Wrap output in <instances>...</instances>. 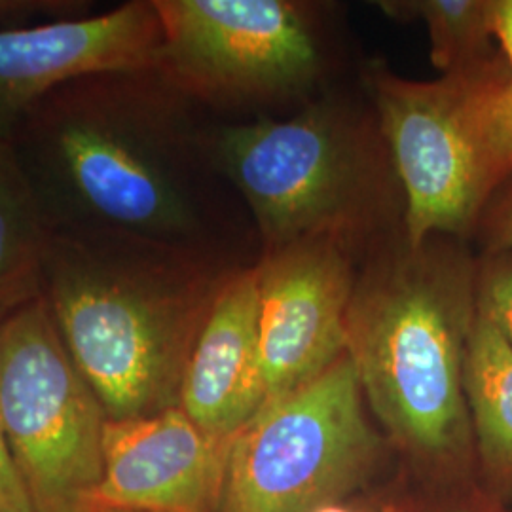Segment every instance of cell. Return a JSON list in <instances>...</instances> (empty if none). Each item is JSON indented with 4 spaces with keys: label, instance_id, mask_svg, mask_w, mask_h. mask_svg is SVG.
<instances>
[{
    "label": "cell",
    "instance_id": "cell-1",
    "mask_svg": "<svg viewBox=\"0 0 512 512\" xmlns=\"http://www.w3.org/2000/svg\"><path fill=\"white\" fill-rule=\"evenodd\" d=\"M154 67L80 74L42 95L8 137L48 236L139 241L209 256L200 164L209 131Z\"/></svg>",
    "mask_w": 512,
    "mask_h": 512
},
{
    "label": "cell",
    "instance_id": "cell-2",
    "mask_svg": "<svg viewBox=\"0 0 512 512\" xmlns=\"http://www.w3.org/2000/svg\"><path fill=\"white\" fill-rule=\"evenodd\" d=\"M215 258L107 238L48 236L40 298L109 420L177 408L222 283Z\"/></svg>",
    "mask_w": 512,
    "mask_h": 512
},
{
    "label": "cell",
    "instance_id": "cell-3",
    "mask_svg": "<svg viewBox=\"0 0 512 512\" xmlns=\"http://www.w3.org/2000/svg\"><path fill=\"white\" fill-rule=\"evenodd\" d=\"M355 294L349 351L387 429L414 450L461 452L473 433L463 366L475 321L463 270L421 249Z\"/></svg>",
    "mask_w": 512,
    "mask_h": 512
},
{
    "label": "cell",
    "instance_id": "cell-4",
    "mask_svg": "<svg viewBox=\"0 0 512 512\" xmlns=\"http://www.w3.org/2000/svg\"><path fill=\"white\" fill-rule=\"evenodd\" d=\"M107 412L42 298L0 321V423L35 512H86Z\"/></svg>",
    "mask_w": 512,
    "mask_h": 512
},
{
    "label": "cell",
    "instance_id": "cell-5",
    "mask_svg": "<svg viewBox=\"0 0 512 512\" xmlns=\"http://www.w3.org/2000/svg\"><path fill=\"white\" fill-rule=\"evenodd\" d=\"M348 351L319 378L264 404L228 446L219 512H315L365 473L374 437Z\"/></svg>",
    "mask_w": 512,
    "mask_h": 512
},
{
    "label": "cell",
    "instance_id": "cell-6",
    "mask_svg": "<svg viewBox=\"0 0 512 512\" xmlns=\"http://www.w3.org/2000/svg\"><path fill=\"white\" fill-rule=\"evenodd\" d=\"M499 82L478 71L414 82L378 74L376 101L406 192L410 247L463 232L507 177L490 128Z\"/></svg>",
    "mask_w": 512,
    "mask_h": 512
},
{
    "label": "cell",
    "instance_id": "cell-7",
    "mask_svg": "<svg viewBox=\"0 0 512 512\" xmlns=\"http://www.w3.org/2000/svg\"><path fill=\"white\" fill-rule=\"evenodd\" d=\"M164 44L156 71L203 105L291 90L317 69L300 10L283 0H154Z\"/></svg>",
    "mask_w": 512,
    "mask_h": 512
},
{
    "label": "cell",
    "instance_id": "cell-8",
    "mask_svg": "<svg viewBox=\"0 0 512 512\" xmlns=\"http://www.w3.org/2000/svg\"><path fill=\"white\" fill-rule=\"evenodd\" d=\"M211 158L255 215L270 249L330 238L348 213L355 167L348 143L321 112L211 129Z\"/></svg>",
    "mask_w": 512,
    "mask_h": 512
},
{
    "label": "cell",
    "instance_id": "cell-9",
    "mask_svg": "<svg viewBox=\"0 0 512 512\" xmlns=\"http://www.w3.org/2000/svg\"><path fill=\"white\" fill-rule=\"evenodd\" d=\"M256 266L260 357L270 403L310 384L348 353L353 287L332 236L270 249Z\"/></svg>",
    "mask_w": 512,
    "mask_h": 512
},
{
    "label": "cell",
    "instance_id": "cell-10",
    "mask_svg": "<svg viewBox=\"0 0 512 512\" xmlns=\"http://www.w3.org/2000/svg\"><path fill=\"white\" fill-rule=\"evenodd\" d=\"M162 44L154 0L0 33V137L8 139L42 95L74 76L156 67Z\"/></svg>",
    "mask_w": 512,
    "mask_h": 512
},
{
    "label": "cell",
    "instance_id": "cell-11",
    "mask_svg": "<svg viewBox=\"0 0 512 512\" xmlns=\"http://www.w3.org/2000/svg\"><path fill=\"white\" fill-rule=\"evenodd\" d=\"M230 440L207 435L183 410L109 420L103 478L90 509L219 512Z\"/></svg>",
    "mask_w": 512,
    "mask_h": 512
},
{
    "label": "cell",
    "instance_id": "cell-12",
    "mask_svg": "<svg viewBox=\"0 0 512 512\" xmlns=\"http://www.w3.org/2000/svg\"><path fill=\"white\" fill-rule=\"evenodd\" d=\"M258 317V266L234 268L188 357L179 401L215 439H232L266 404Z\"/></svg>",
    "mask_w": 512,
    "mask_h": 512
},
{
    "label": "cell",
    "instance_id": "cell-13",
    "mask_svg": "<svg viewBox=\"0 0 512 512\" xmlns=\"http://www.w3.org/2000/svg\"><path fill=\"white\" fill-rule=\"evenodd\" d=\"M465 399L482 463L512 494V346L476 308L463 366Z\"/></svg>",
    "mask_w": 512,
    "mask_h": 512
},
{
    "label": "cell",
    "instance_id": "cell-14",
    "mask_svg": "<svg viewBox=\"0 0 512 512\" xmlns=\"http://www.w3.org/2000/svg\"><path fill=\"white\" fill-rule=\"evenodd\" d=\"M46 241L33 192L8 139L0 137V321L40 298Z\"/></svg>",
    "mask_w": 512,
    "mask_h": 512
},
{
    "label": "cell",
    "instance_id": "cell-15",
    "mask_svg": "<svg viewBox=\"0 0 512 512\" xmlns=\"http://www.w3.org/2000/svg\"><path fill=\"white\" fill-rule=\"evenodd\" d=\"M425 21L431 61L446 74L478 71L494 35L492 6L484 0H420L397 4Z\"/></svg>",
    "mask_w": 512,
    "mask_h": 512
},
{
    "label": "cell",
    "instance_id": "cell-16",
    "mask_svg": "<svg viewBox=\"0 0 512 512\" xmlns=\"http://www.w3.org/2000/svg\"><path fill=\"white\" fill-rule=\"evenodd\" d=\"M86 0H0V33L93 16Z\"/></svg>",
    "mask_w": 512,
    "mask_h": 512
},
{
    "label": "cell",
    "instance_id": "cell-17",
    "mask_svg": "<svg viewBox=\"0 0 512 512\" xmlns=\"http://www.w3.org/2000/svg\"><path fill=\"white\" fill-rule=\"evenodd\" d=\"M476 308L501 330L512 346V253L497 256L486 266Z\"/></svg>",
    "mask_w": 512,
    "mask_h": 512
},
{
    "label": "cell",
    "instance_id": "cell-18",
    "mask_svg": "<svg viewBox=\"0 0 512 512\" xmlns=\"http://www.w3.org/2000/svg\"><path fill=\"white\" fill-rule=\"evenodd\" d=\"M490 128L497 156L507 175L512 173V82L497 84L490 99Z\"/></svg>",
    "mask_w": 512,
    "mask_h": 512
},
{
    "label": "cell",
    "instance_id": "cell-19",
    "mask_svg": "<svg viewBox=\"0 0 512 512\" xmlns=\"http://www.w3.org/2000/svg\"><path fill=\"white\" fill-rule=\"evenodd\" d=\"M0 512H35L10 456L0 423Z\"/></svg>",
    "mask_w": 512,
    "mask_h": 512
},
{
    "label": "cell",
    "instance_id": "cell-20",
    "mask_svg": "<svg viewBox=\"0 0 512 512\" xmlns=\"http://www.w3.org/2000/svg\"><path fill=\"white\" fill-rule=\"evenodd\" d=\"M492 19H494V35L507 55L511 67L512 82V0H497L492 6Z\"/></svg>",
    "mask_w": 512,
    "mask_h": 512
},
{
    "label": "cell",
    "instance_id": "cell-21",
    "mask_svg": "<svg viewBox=\"0 0 512 512\" xmlns=\"http://www.w3.org/2000/svg\"><path fill=\"white\" fill-rule=\"evenodd\" d=\"M492 238L497 249L512 253V192L495 211Z\"/></svg>",
    "mask_w": 512,
    "mask_h": 512
},
{
    "label": "cell",
    "instance_id": "cell-22",
    "mask_svg": "<svg viewBox=\"0 0 512 512\" xmlns=\"http://www.w3.org/2000/svg\"><path fill=\"white\" fill-rule=\"evenodd\" d=\"M315 512H349V511H346V509H342V507H338V505H336V503H334V505H327V507H321V509H319V511H315Z\"/></svg>",
    "mask_w": 512,
    "mask_h": 512
},
{
    "label": "cell",
    "instance_id": "cell-23",
    "mask_svg": "<svg viewBox=\"0 0 512 512\" xmlns=\"http://www.w3.org/2000/svg\"><path fill=\"white\" fill-rule=\"evenodd\" d=\"M86 512H131V511H118V509H88Z\"/></svg>",
    "mask_w": 512,
    "mask_h": 512
},
{
    "label": "cell",
    "instance_id": "cell-24",
    "mask_svg": "<svg viewBox=\"0 0 512 512\" xmlns=\"http://www.w3.org/2000/svg\"><path fill=\"white\" fill-rule=\"evenodd\" d=\"M385 512H399V511H397V509H387V511H385Z\"/></svg>",
    "mask_w": 512,
    "mask_h": 512
}]
</instances>
